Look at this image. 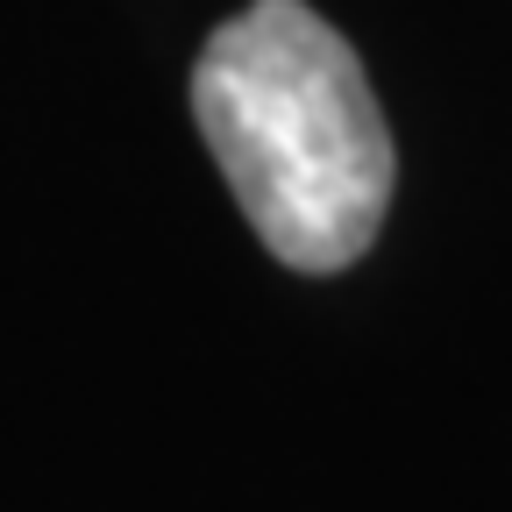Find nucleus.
I'll return each instance as SVG.
<instances>
[{"label":"nucleus","instance_id":"nucleus-1","mask_svg":"<svg viewBox=\"0 0 512 512\" xmlns=\"http://www.w3.org/2000/svg\"><path fill=\"white\" fill-rule=\"evenodd\" d=\"M192 121L278 264L328 278L392 207V128L356 50L306 0H249L192 64Z\"/></svg>","mask_w":512,"mask_h":512}]
</instances>
